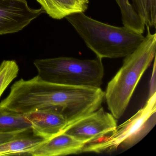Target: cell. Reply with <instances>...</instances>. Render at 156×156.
<instances>
[{
	"mask_svg": "<svg viewBox=\"0 0 156 156\" xmlns=\"http://www.w3.org/2000/svg\"><path fill=\"white\" fill-rule=\"evenodd\" d=\"M97 104L93 87L53 83L37 76L15 82L9 95L0 103V110L21 114L53 111L64 117L69 125L94 111Z\"/></svg>",
	"mask_w": 156,
	"mask_h": 156,
	"instance_id": "6da1fadb",
	"label": "cell"
},
{
	"mask_svg": "<svg viewBox=\"0 0 156 156\" xmlns=\"http://www.w3.org/2000/svg\"><path fill=\"white\" fill-rule=\"evenodd\" d=\"M98 58H119L132 53L145 37L125 26L116 27L94 20L84 12L66 17Z\"/></svg>",
	"mask_w": 156,
	"mask_h": 156,
	"instance_id": "7a4b0ae2",
	"label": "cell"
},
{
	"mask_svg": "<svg viewBox=\"0 0 156 156\" xmlns=\"http://www.w3.org/2000/svg\"><path fill=\"white\" fill-rule=\"evenodd\" d=\"M147 33L141 44L125 57L123 65L108 84L105 99L116 119L124 115L141 76L156 57V33Z\"/></svg>",
	"mask_w": 156,
	"mask_h": 156,
	"instance_id": "3957f363",
	"label": "cell"
},
{
	"mask_svg": "<svg viewBox=\"0 0 156 156\" xmlns=\"http://www.w3.org/2000/svg\"><path fill=\"white\" fill-rule=\"evenodd\" d=\"M102 59L80 60L59 57L34 60L38 76L53 83L72 86L100 87L104 67Z\"/></svg>",
	"mask_w": 156,
	"mask_h": 156,
	"instance_id": "277c9868",
	"label": "cell"
},
{
	"mask_svg": "<svg viewBox=\"0 0 156 156\" xmlns=\"http://www.w3.org/2000/svg\"><path fill=\"white\" fill-rule=\"evenodd\" d=\"M156 94L149 97L146 105L128 120L101 139L86 144L83 152L112 151L119 147L128 149L143 139L156 124Z\"/></svg>",
	"mask_w": 156,
	"mask_h": 156,
	"instance_id": "5b68a950",
	"label": "cell"
},
{
	"mask_svg": "<svg viewBox=\"0 0 156 156\" xmlns=\"http://www.w3.org/2000/svg\"><path fill=\"white\" fill-rule=\"evenodd\" d=\"M114 116L102 107L70 124L63 132L85 144L97 141L113 132L117 126Z\"/></svg>",
	"mask_w": 156,
	"mask_h": 156,
	"instance_id": "8992f818",
	"label": "cell"
},
{
	"mask_svg": "<svg viewBox=\"0 0 156 156\" xmlns=\"http://www.w3.org/2000/svg\"><path fill=\"white\" fill-rule=\"evenodd\" d=\"M44 12L30 8L26 0H0V35L20 31Z\"/></svg>",
	"mask_w": 156,
	"mask_h": 156,
	"instance_id": "52a82bcc",
	"label": "cell"
},
{
	"mask_svg": "<svg viewBox=\"0 0 156 156\" xmlns=\"http://www.w3.org/2000/svg\"><path fill=\"white\" fill-rule=\"evenodd\" d=\"M23 115L31 124L33 134L46 140L62 133L68 126L64 117L53 111L40 110Z\"/></svg>",
	"mask_w": 156,
	"mask_h": 156,
	"instance_id": "ba28073f",
	"label": "cell"
},
{
	"mask_svg": "<svg viewBox=\"0 0 156 156\" xmlns=\"http://www.w3.org/2000/svg\"><path fill=\"white\" fill-rule=\"evenodd\" d=\"M85 144L64 132L48 140L31 153L34 156H65L82 153Z\"/></svg>",
	"mask_w": 156,
	"mask_h": 156,
	"instance_id": "9c48e42d",
	"label": "cell"
},
{
	"mask_svg": "<svg viewBox=\"0 0 156 156\" xmlns=\"http://www.w3.org/2000/svg\"><path fill=\"white\" fill-rule=\"evenodd\" d=\"M44 12L55 20H61L74 13L84 12L89 0H36Z\"/></svg>",
	"mask_w": 156,
	"mask_h": 156,
	"instance_id": "30bf717a",
	"label": "cell"
},
{
	"mask_svg": "<svg viewBox=\"0 0 156 156\" xmlns=\"http://www.w3.org/2000/svg\"><path fill=\"white\" fill-rule=\"evenodd\" d=\"M48 140L30 134L0 144V156L30 155L32 152Z\"/></svg>",
	"mask_w": 156,
	"mask_h": 156,
	"instance_id": "8fae6325",
	"label": "cell"
},
{
	"mask_svg": "<svg viewBox=\"0 0 156 156\" xmlns=\"http://www.w3.org/2000/svg\"><path fill=\"white\" fill-rule=\"evenodd\" d=\"M32 129L31 124L23 114L0 110V133Z\"/></svg>",
	"mask_w": 156,
	"mask_h": 156,
	"instance_id": "7c38bea8",
	"label": "cell"
},
{
	"mask_svg": "<svg viewBox=\"0 0 156 156\" xmlns=\"http://www.w3.org/2000/svg\"><path fill=\"white\" fill-rule=\"evenodd\" d=\"M121 11L123 25L136 32L143 34L145 25L134 9L129 0H115Z\"/></svg>",
	"mask_w": 156,
	"mask_h": 156,
	"instance_id": "4fadbf2b",
	"label": "cell"
},
{
	"mask_svg": "<svg viewBox=\"0 0 156 156\" xmlns=\"http://www.w3.org/2000/svg\"><path fill=\"white\" fill-rule=\"evenodd\" d=\"M132 2L134 9L145 26L156 28V0H132Z\"/></svg>",
	"mask_w": 156,
	"mask_h": 156,
	"instance_id": "5bb4252c",
	"label": "cell"
},
{
	"mask_svg": "<svg viewBox=\"0 0 156 156\" xmlns=\"http://www.w3.org/2000/svg\"><path fill=\"white\" fill-rule=\"evenodd\" d=\"M19 70V66L14 60H4L0 64V98L17 77Z\"/></svg>",
	"mask_w": 156,
	"mask_h": 156,
	"instance_id": "9a60e30c",
	"label": "cell"
},
{
	"mask_svg": "<svg viewBox=\"0 0 156 156\" xmlns=\"http://www.w3.org/2000/svg\"><path fill=\"white\" fill-rule=\"evenodd\" d=\"M155 94H156V58L154 59L153 71L151 78L149 97Z\"/></svg>",
	"mask_w": 156,
	"mask_h": 156,
	"instance_id": "2e32d148",
	"label": "cell"
}]
</instances>
